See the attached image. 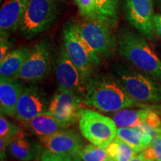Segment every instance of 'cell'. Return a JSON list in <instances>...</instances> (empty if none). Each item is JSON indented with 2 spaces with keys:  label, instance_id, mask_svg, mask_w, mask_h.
Returning <instances> with one entry per match:
<instances>
[{
  "label": "cell",
  "instance_id": "83f0119b",
  "mask_svg": "<svg viewBox=\"0 0 161 161\" xmlns=\"http://www.w3.org/2000/svg\"><path fill=\"white\" fill-rule=\"evenodd\" d=\"M11 46V42L9 40V37H5L3 36L0 37V62L3 61L5 56L9 53Z\"/></svg>",
  "mask_w": 161,
  "mask_h": 161
},
{
  "label": "cell",
  "instance_id": "d6a6232c",
  "mask_svg": "<svg viewBox=\"0 0 161 161\" xmlns=\"http://www.w3.org/2000/svg\"><path fill=\"white\" fill-rule=\"evenodd\" d=\"M104 161H115V160H113V159H112V158H110V157H108V158H107V159H106V160H104Z\"/></svg>",
  "mask_w": 161,
  "mask_h": 161
},
{
  "label": "cell",
  "instance_id": "5bb4252c",
  "mask_svg": "<svg viewBox=\"0 0 161 161\" xmlns=\"http://www.w3.org/2000/svg\"><path fill=\"white\" fill-rule=\"evenodd\" d=\"M29 0H5L0 10V34L9 37L19 29Z\"/></svg>",
  "mask_w": 161,
  "mask_h": 161
},
{
  "label": "cell",
  "instance_id": "5b68a950",
  "mask_svg": "<svg viewBox=\"0 0 161 161\" xmlns=\"http://www.w3.org/2000/svg\"><path fill=\"white\" fill-rule=\"evenodd\" d=\"M76 31L100 58L109 59L117 51V37L112 28L99 19H88L73 23Z\"/></svg>",
  "mask_w": 161,
  "mask_h": 161
},
{
  "label": "cell",
  "instance_id": "ffe728a7",
  "mask_svg": "<svg viewBox=\"0 0 161 161\" xmlns=\"http://www.w3.org/2000/svg\"><path fill=\"white\" fill-rule=\"evenodd\" d=\"M122 0H96L98 19L113 28L118 22Z\"/></svg>",
  "mask_w": 161,
  "mask_h": 161
},
{
  "label": "cell",
  "instance_id": "d6986e66",
  "mask_svg": "<svg viewBox=\"0 0 161 161\" xmlns=\"http://www.w3.org/2000/svg\"><path fill=\"white\" fill-rule=\"evenodd\" d=\"M150 109L124 108L112 114V119L118 128H134L144 123Z\"/></svg>",
  "mask_w": 161,
  "mask_h": 161
},
{
  "label": "cell",
  "instance_id": "f1b7e54d",
  "mask_svg": "<svg viewBox=\"0 0 161 161\" xmlns=\"http://www.w3.org/2000/svg\"><path fill=\"white\" fill-rule=\"evenodd\" d=\"M154 24L156 35L161 38V14H155L154 16Z\"/></svg>",
  "mask_w": 161,
  "mask_h": 161
},
{
  "label": "cell",
  "instance_id": "30bf717a",
  "mask_svg": "<svg viewBox=\"0 0 161 161\" xmlns=\"http://www.w3.org/2000/svg\"><path fill=\"white\" fill-rule=\"evenodd\" d=\"M126 19L146 39L156 36L154 24V0H122Z\"/></svg>",
  "mask_w": 161,
  "mask_h": 161
},
{
  "label": "cell",
  "instance_id": "7402d4cb",
  "mask_svg": "<svg viewBox=\"0 0 161 161\" xmlns=\"http://www.w3.org/2000/svg\"><path fill=\"white\" fill-rule=\"evenodd\" d=\"M116 137L131 146L136 153L142 152L148 148L138 133L133 128H118Z\"/></svg>",
  "mask_w": 161,
  "mask_h": 161
},
{
  "label": "cell",
  "instance_id": "836d02e7",
  "mask_svg": "<svg viewBox=\"0 0 161 161\" xmlns=\"http://www.w3.org/2000/svg\"><path fill=\"white\" fill-rule=\"evenodd\" d=\"M0 161H6L5 158H1V160H0Z\"/></svg>",
  "mask_w": 161,
  "mask_h": 161
},
{
  "label": "cell",
  "instance_id": "603a6c76",
  "mask_svg": "<svg viewBox=\"0 0 161 161\" xmlns=\"http://www.w3.org/2000/svg\"><path fill=\"white\" fill-rule=\"evenodd\" d=\"M78 155L83 161H104L108 158L106 148L96 145H86L78 152Z\"/></svg>",
  "mask_w": 161,
  "mask_h": 161
},
{
  "label": "cell",
  "instance_id": "e0dca14e",
  "mask_svg": "<svg viewBox=\"0 0 161 161\" xmlns=\"http://www.w3.org/2000/svg\"><path fill=\"white\" fill-rule=\"evenodd\" d=\"M25 125L32 134L40 137L51 135L64 128L49 111L37 116Z\"/></svg>",
  "mask_w": 161,
  "mask_h": 161
},
{
  "label": "cell",
  "instance_id": "8992f818",
  "mask_svg": "<svg viewBox=\"0 0 161 161\" xmlns=\"http://www.w3.org/2000/svg\"><path fill=\"white\" fill-rule=\"evenodd\" d=\"M58 14L57 0H29L19 30L26 39L37 37L51 27Z\"/></svg>",
  "mask_w": 161,
  "mask_h": 161
},
{
  "label": "cell",
  "instance_id": "e575fe53",
  "mask_svg": "<svg viewBox=\"0 0 161 161\" xmlns=\"http://www.w3.org/2000/svg\"><path fill=\"white\" fill-rule=\"evenodd\" d=\"M160 114H161V108H160Z\"/></svg>",
  "mask_w": 161,
  "mask_h": 161
},
{
  "label": "cell",
  "instance_id": "ba28073f",
  "mask_svg": "<svg viewBox=\"0 0 161 161\" xmlns=\"http://www.w3.org/2000/svg\"><path fill=\"white\" fill-rule=\"evenodd\" d=\"M83 98L72 90L58 87L49 102V111L64 128L78 121Z\"/></svg>",
  "mask_w": 161,
  "mask_h": 161
},
{
  "label": "cell",
  "instance_id": "7c38bea8",
  "mask_svg": "<svg viewBox=\"0 0 161 161\" xmlns=\"http://www.w3.org/2000/svg\"><path fill=\"white\" fill-rule=\"evenodd\" d=\"M49 104L45 93L38 86H26L17 102L15 117L25 125L37 116L47 111Z\"/></svg>",
  "mask_w": 161,
  "mask_h": 161
},
{
  "label": "cell",
  "instance_id": "3957f363",
  "mask_svg": "<svg viewBox=\"0 0 161 161\" xmlns=\"http://www.w3.org/2000/svg\"><path fill=\"white\" fill-rule=\"evenodd\" d=\"M117 78L133 99L140 104L161 103V85L158 80L143 72L118 64L114 67Z\"/></svg>",
  "mask_w": 161,
  "mask_h": 161
},
{
  "label": "cell",
  "instance_id": "4dcf8cb0",
  "mask_svg": "<svg viewBox=\"0 0 161 161\" xmlns=\"http://www.w3.org/2000/svg\"><path fill=\"white\" fill-rule=\"evenodd\" d=\"M154 5L157 6L159 11H160V13L161 14V0H154Z\"/></svg>",
  "mask_w": 161,
  "mask_h": 161
},
{
  "label": "cell",
  "instance_id": "2e32d148",
  "mask_svg": "<svg viewBox=\"0 0 161 161\" xmlns=\"http://www.w3.org/2000/svg\"><path fill=\"white\" fill-rule=\"evenodd\" d=\"M31 49L23 46L9 52L0 62V79H17V75Z\"/></svg>",
  "mask_w": 161,
  "mask_h": 161
},
{
  "label": "cell",
  "instance_id": "d4e9b609",
  "mask_svg": "<svg viewBox=\"0 0 161 161\" xmlns=\"http://www.w3.org/2000/svg\"><path fill=\"white\" fill-rule=\"evenodd\" d=\"M142 153L151 160L161 161V135L154 139L152 144Z\"/></svg>",
  "mask_w": 161,
  "mask_h": 161
},
{
  "label": "cell",
  "instance_id": "4316f807",
  "mask_svg": "<svg viewBox=\"0 0 161 161\" xmlns=\"http://www.w3.org/2000/svg\"><path fill=\"white\" fill-rule=\"evenodd\" d=\"M144 123H146L147 125L152 127V128L161 129V119L157 113L152 110H150L148 112Z\"/></svg>",
  "mask_w": 161,
  "mask_h": 161
},
{
  "label": "cell",
  "instance_id": "7a4b0ae2",
  "mask_svg": "<svg viewBox=\"0 0 161 161\" xmlns=\"http://www.w3.org/2000/svg\"><path fill=\"white\" fill-rule=\"evenodd\" d=\"M117 52L140 72L161 84V60L140 32L127 29L120 30L117 35Z\"/></svg>",
  "mask_w": 161,
  "mask_h": 161
},
{
  "label": "cell",
  "instance_id": "484cf974",
  "mask_svg": "<svg viewBox=\"0 0 161 161\" xmlns=\"http://www.w3.org/2000/svg\"><path fill=\"white\" fill-rule=\"evenodd\" d=\"M40 161H72V158L69 154H58L45 149L41 153Z\"/></svg>",
  "mask_w": 161,
  "mask_h": 161
},
{
  "label": "cell",
  "instance_id": "cb8c5ba5",
  "mask_svg": "<svg viewBox=\"0 0 161 161\" xmlns=\"http://www.w3.org/2000/svg\"><path fill=\"white\" fill-rule=\"evenodd\" d=\"M74 2L84 19H98L96 0H74Z\"/></svg>",
  "mask_w": 161,
  "mask_h": 161
},
{
  "label": "cell",
  "instance_id": "52a82bcc",
  "mask_svg": "<svg viewBox=\"0 0 161 161\" xmlns=\"http://www.w3.org/2000/svg\"><path fill=\"white\" fill-rule=\"evenodd\" d=\"M78 123L82 136L100 148H106L116 136L117 126L114 119L94 110H80Z\"/></svg>",
  "mask_w": 161,
  "mask_h": 161
},
{
  "label": "cell",
  "instance_id": "f546056e",
  "mask_svg": "<svg viewBox=\"0 0 161 161\" xmlns=\"http://www.w3.org/2000/svg\"><path fill=\"white\" fill-rule=\"evenodd\" d=\"M130 161H152V160H151L150 159L147 158L142 152H140L139 154H136V155L134 157V158H133Z\"/></svg>",
  "mask_w": 161,
  "mask_h": 161
},
{
  "label": "cell",
  "instance_id": "1f68e13d",
  "mask_svg": "<svg viewBox=\"0 0 161 161\" xmlns=\"http://www.w3.org/2000/svg\"><path fill=\"white\" fill-rule=\"evenodd\" d=\"M72 161H83L79 158V156L78 155V154H75V155H73L72 156Z\"/></svg>",
  "mask_w": 161,
  "mask_h": 161
},
{
  "label": "cell",
  "instance_id": "ac0fdd59",
  "mask_svg": "<svg viewBox=\"0 0 161 161\" xmlns=\"http://www.w3.org/2000/svg\"><path fill=\"white\" fill-rule=\"evenodd\" d=\"M40 146L34 144L25 137L12 141L8 147V152L14 158L19 161H31L39 155Z\"/></svg>",
  "mask_w": 161,
  "mask_h": 161
},
{
  "label": "cell",
  "instance_id": "9a60e30c",
  "mask_svg": "<svg viewBox=\"0 0 161 161\" xmlns=\"http://www.w3.org/2000/svg\"><path fill=\"white\" fill-rule=\"evenodd\" d=\"M20 79H0V108L2 114L15 116L17 102L25 86Z\"/></svg>",
  "mask_w": 161,
  "mask_h": 161
},
{
  "label": "cell",
  "instance_id": "44dd1931",
  "mask_svg": "<svg viewBox=\"0 0 161 161\" xmlns=\"http://www.w3.org/2000/svg\"><path fill=\"white\" fill-rule=\"evenodd\" d=\"M106 150L108 157L115 161H130L137 154L131 146L118 137L110 142Z\"/></svg>",
  "mask_w": 161,
  "mask_h": 161
},
{
  "label": "cell",
  "instance_id": "277c9868",
  "mask_svg": "<svg viewBox=\"0 0 161 161\" xmlns=\"http://www.w3.org/2000/svg\"><path fill=\"white\" fill-rule=\"evenodd\" d=\"M62 36L63 44L68 55L86 85L92 77V72L101 64V58L78 35L73 23L66 24Z\"/></svg>",
  "mask_w": 161,
  "mask_h": 161
},
{
  "label": "cell",
  "instance_id": "9c48e42d",
  "mask_svg": "<svg viewBox=\"0 0 161 161\" xmlns=\"http://www.w3.org/2000/svg\"><path fill=\"white\" fill-rule=\"evenodd\" d=\"M51 49L49 43L43 40L31 50L17 75V79L30 83L43 80L48 75L51 67Z\"/></svg>",
  "mask_w": 161,
  "mask_h": 161
},
{
  "label": "cell",
  "instance_id": "4fadbf2b",
  "mask_svg": "<svg viewBox=\"0 0 161 161\" xmlns=\"http://www.w3.org/2000/svg\"><path fill=\"white\" fill-rule=\"evenodd\" d=\"M40 142L46 150L71 156L78 154L84 146L80 134L72 130H60L51 135L40 137Z\"/></svg>",
  "mask_w": 161,
  "mask_h": 161
},
{
  "label": "cell",
  "instance_id": "6da1fadb",
  "mask_svg": "<svg viewBox=\"0 0 161 161\" xmlns=\"http://www.w3.org/2000/svg\"><path fill=\"white\" fill-rule=\"evenodd\" d=\"M83 102L104 113L141 105L130 97L118 78L104 73L90 78Z\"/></svg>",
  "mask_w": 161,
  "mask_h": 161
},
{
  "label": "cell",
  "instance_id": "8fae6325",
  "mask_svg": "<svg viewBox=\"0 0 161 161\" xmlns=\"http://www.w3.org/2000/svg\"><path fill=\"white\" fill-rule=\"evenodd\" d=\"M52 65L58 87L72 90L83 98L86 85L68 55L64 44L55 52L52 58Z\"/></svg>",
  "mask_w": 161,
  "mask_h": 161
}]
</instances>
